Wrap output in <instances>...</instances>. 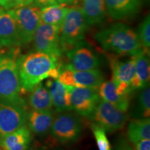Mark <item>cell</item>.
Wrapping results in <instances>:
<instances>
[{"instance_id": "603a6c76", "label": "cell", "mask_w": 150, "mask_h": 150, "mask_svg": "<svg viewBox=\"0 0 150 150\" xmlns=\"http://www.w3.org/2000/svg\"><path fill=\"white\" fill-rule=\"evenodd\" d=\"M67 4L55 3L40 8L41 22L61 27L66 14Z\"/></svg>"}, {"instance_id": "d6986e66", "label": "cell", "mask_w": 150, "mask_h": 150, "mask_svg": "<svg viewBox=\"0 0 150 150\" xmlns=\"http://www.w3.org/2000/svg\"><path fill=\"white\" fill-rule=\"evenodd\" d=\"M150 63L147 51H143L136 55L134 77L131 83V91H139L149 85Z\"/></svg>"}, {"instance_id": "ffe728a7", "label": "cell", "mask_w": 150, "mask_h": 150, "mask_svg": "<svg viewBox=\"0 0 150 150\" xmlns=\"http://www.w3.org/2000/svg\"><path fill=\"white\" fill-rule=\"evenodd\" d=\"M97 92L102 100L110 103L122 111L127 112L130 106L131 95L118 94L111 81H103L97 88Z\"/></svg>"}, {"instance_id": "9a60e30c", "label": "cell", "mask_w": 150, "mask_h": 150, "mask_svg": "<svg viewBox=\"0 0 150 150\" xmlns=\"http://www.w3.org/2000/svg\"><path fill=\"white\" fill-rule=\"evenodd\" d=\"M51 95L52 104L59 112L73 110L71 101V86L63 84L58 79H49L45 83Z\"/></svg>"}, {"instance_id": "83f0119b", "label": "cell", "mask_w": 150, "mask_h": 150, "mask_svg": "<svg viewBox=\"0 0 150 150\" xmlns=\"http://www.w3.org/2000/svg\"><path fill=\"white\" fill-rule=\"evenodd\" d=\"M9 1H10L9 10H10L11 8H16L31 4L34 0H9Z\"/></svg>"}, {"instance_id": "7c38bea8", "label": "cell", "mask_w": 150, "mask_h": 150, "mask_svg": "<svg viewBox=\"0 0 150 150\" xmlns=\"http://www.w3.org/2000/svg\"><path fill=\"white\" fill-rule=\"evenodd\" d=\"M58 80L69 86L98 88L101 83L104 81V76L99 69L74 71L63 67Z\"/></svg>"}, {"instance_id": "ba28073f", "label": "cell", "mask_w": 150, "mask_h": 150, "mask_svg": "<svg viewBox=\"0 0 150 150\" xmlns=\"http://www.w3.org/2000/svg\"><path fill=\"white\" fill-rule=\"evenodd\" d=\"M136 56H130L126 60L110 56L109 61L112 71V81L120 95H131V83L134 77Z\"/></svg>"}, {"instance_id": "836d02e7", "label": "cell", "mask_w": 150, "mask_h": 150, "mask_svg": "<svg viewBox=\"0 0 150 150\" xmlns=\"http://www.w3.org/2000/svg\"><path fill=\"white\" fill-rule=\"evenodd\" d=\"M40 150H67V149H62V148H59V149H44V148H42V149H40Z\"/></svg>"}, {"instance_id": "5bb4252c", "label": "cell", "mask_w": 150, "mask_h": 150, "mask_svg": "<svg viewBox=\"0 0 150 150\" xmlns=\"http://www.w3.org/2000/svg\"><path fill=\"white\" fill-rule=\"evenodd\" d=\"M0 43L9 48L22 45L16 20L11 10L0 13Z\"/></svg>"}, {"instance_id": "8fae6325", "label": "cell", "mask_w": 150, "mask_h": 150, "mask_svg": "<svg viewBox=\"0 0 150 150\" xmlns=\"http://www.w3.org/2000/svg\"><path fill=\"white\" fill-rule=\"evenodd\" d=\"M66 57L68 62L63 67L74 71L94 70L101 65L98 54L83 41L67 51Z\"/></svg>"}, {"instance_id": "2e32d148", "label": "cell", "mask_w": 150, "mask_h": 150, "mask_svg": "<svg viewBox=\"0 0 150 150\" xmlns=\"http://www.w3.org/2000/svg\"><path fill=\"white\" fill-rule=\"evenodd\" d=\"M106 11L113 20H120L134 16L141 8L140 0H104Z\"/></svg>"}, {"instance_id": "277c9868", "label": "cell", "mask_w": 150, "mask_h": 150, "mask_svg": "<svg viewBox=\"0 0 150 150\" xmlns=\"http://www.w3.org/2000/svg\"><path fill=\"white\" fill-rule=\"evenodd\" d=\"M88 24L81 7L67 8L60 27V42L63 52H67L82 42Z\"/></svg>"}, {"instance_id": "8d00e7d4", "label": "cell", "mask_w": 150, "mask_h": 150, "mask_svg": "<svg viewBox=\"0 0 150 150\" xmlns=\"http://www.w3.org/2000/svg\"><path fill=\"white\" fill-rule=\"evenodd\" d=\"M0 150H3V149H0Z\"/></svg>"}, {"instance_id": "484cf974", "label": "cell", "mask_w": 150, "mask_h": 150, "mask_svg": "<svg viewBox=\"0 0 150 150\" xmlns=\"http://www.w3.org/2000/svg\"><path fill=\"white\" fill-rule=\"evenodd\" d=\"M91 129L93 131L99 150H112L111 145L106 136V131L96 124L91 122Z\"/></svg>"}, {"instance_id": "7a4b0ae2", "label": "cell", "mask_w": 150, "mask_h": 150, "mask_svg": "<svg viewBox=\"0 0 150 150\" xmlns=\"http://www.w3.org/2000/svg\"><path fill=\"white\" fill-rule=\"evenodd\" d=\"M95 38L103 50L117 56H136L147 51L142 47L136 31L123 23L114 24L101 30Z\"/></svg>"}, {"instance_id": "f35d334b", "label": "cell", "mask_w": 150, "mask_h": 150, "mask_svg": "<svg viewBox=\"0 0 150 150\" xmlns=\"http://www.w3.org/2000/svg\"></svg>"}, {"instance_id": "4316f807", "label": "cell", "mask_w": 150, "mask_h": 150, "mask_svg": "<svg viewBox=\"0 0 150 150\" xmlns=\"http://www.w3.org/2000/svg\"><path fill=\"white\" fill-rule=\"evenodd\" d=\"M142 47L149 52L150 47V18L148 15L140 24L137 33Z\"/></svg>"}, {"instance_id": "1f68e13d", "label": "cell", "mask_w": 150, "mask_h": 150, "mask_svg": "<svg viewBox=\"0 0 150 150\" xmlns=\"http://www.w3.org/2000/svg\"><path fill=\"white\" fill-rule=\"evenodd\" d=\"M0 4L4 7L5 10H9L10 1L9 0H0Z\"/></svg>"}, {"instance_id": "cb8c5ba5", "label": "cell", "mask_w": 150, "mask_h": 150, "mask_svg": "<svg viewBox=\"0 0 150 150\" xmlns=\"http://www.w3.org/2000/svg\"><path fill=\"white\" fill-rule=\"evenodd\" d=\"M127 136L132 143L142 140L150 139V119L136 118L129 122L127 127Z\"/></svg>"}, {"instance_id": "d4e9b609", "label": "cell", "mask_w": 150, "mask_h": 150, "mask_svg": "<svg viewBox=\"0 0 150 150\" xmlns=\"http://www.w3.org/2000/svg\"><path fill=\"white\" fill-rule=\"evenodd\" d=\"M137 97L136 104L131 113L136 118H147L150 115L149 84L141 90Z\"/></svg>"}, {"instance_id": "9c48e42d", "label": "cell", "mask_w": 150, "mask_h": 150, "mask_svg": "<svg viewBox=\"0 0 150 150\" xmlns=\"http://www.w3.org/2000/svg\"><path fill=\"white\" fill-rule=\"evenodd\" d=\"M27 116L25 104L0 99V136L24 125Z\"/></svg>"}, {"instance_id": "4fadbf2b", "label": "cell", "mask_w": 150, "mask_h": 150, "mask_svg": "<svg viewBox=\"0 0 150 150\" xmlns=\"http://www.w3.org/2000/svg\"><path fill=\"white\" fill-rule=\"evenodd\" d=\"M100 100L97 88L71 86L72 108L79 115L89 118Z\"/></svg>"}, {"instance_id": "e575fe53", "label": "cell", "mask_w": 150, "mask_h": 150, "mask_svg": "<svg viewBox=\"0 0 150 150\" xmlns=\"http://www.w3.org/2000/svg\"><path fill=\"white\" fill-rule=\"evenodd\" d=\"M2 50H3V46H2V45H1V43H0V55H1V54H4Z\"/></svg>"}, {"instance_id": "44dd1931", "label": "cell", "mask_w": 150, "mask_h": 150, "mask_svg": "<svg viewBox=\"0 0 150 150\" xmlns=\"http://www.w3.org/2000/svg\"><path fill=\"white\" fill-rule=\"evenodd\" d=\"M81 8L88 26L102 23L106 16L104 0H82Z\"/></svg>"}, {"instance_id": "d590c367", "label": "cell", "mask_w": 150, "mask_h": 150, "mask_svg": "<svg viewBox=\"0 0 150 150\" xmlns=\"http://www.w3.org/2000/svg\"><path fill=\"white\" fill-rule=\"evenodd\" d=\"M4 10H5V9L4 8V7L1 4H0V13H2Z\"/></svg>"}, {"instance_id": "f1b7e54d", "label": "cell", "mask_w": 150, "mask_h": 150, "mask_svg": "<svg viewBox=\"0 0 150 150\" xmlns=\"http://www.w3.org/2000/svg\"><path fill=\"white\" fill-rule=\"evenodd\" d=\"M133 144H134L133 150H150L149 139L142 140Z\"/></svg>"}, {"instance_id": "3957f363", "label": "cell", "mask_w": 150, "mask_h": 150, "mask_svg": "<svg viewBox=\"0 0 150 150\" xmlns=\"http://www.w3.org/2000/svg\"><path fill=\"white\" fill-rule=\"evenodd\" d=\"M19 47H11L8 53L0 55V99L25 104L18 72Z\"/></svg>"}, {"instance_id": "8992f818", "label": "cell", "mask_w": 150, "mask_h": 150, "mask_svg": "<svg viewBox=\"0 0 150 150\" xmlns=\"http://www.w3.org/2000/svg\"><path fill=\"white\" fill-rule=\"evenodd\" d=\"M89 118L92 122L102 127L106 132L113 133L124 128L129 116L126 112L101 99Z\"/></svg>"}, {"instance_id": "7402d4cb", "label": "cell", "mask_w": 150, "mask_h": 150, "mask_svg": "<svg viewBox=\"0 0 150 150\" xmlns=\"http://www.w3.org/2000/svg\"><path fill=\"white\" fill-rule=\"evenodd\" d=\"M28 102L32 110L52 109L53 104L51 95L44 84H37L29 92Z\"/></svg>"}, {"instance_id": "d6a6232c", "label": "cell", "mask_w": 150, "mask_h": 150, "mask_svg": "<svg viewBox=\"0 0 150 150\" xmlns=\"http://www.w3.org/2000/svg\"><path fill=\"white\" fill-rule=\"evenodd\" d=\"M56 2L59 4H72L74 1V0H56Z\"/></svg>"}, {"instance_id": "74e56055", "label": "cell", "mask_w": 150, "mask_h": 150, "mask_svg": "<svg viewBox=\"0 0 150 150\" xmlns=\"http://www.w3.org/2000/svg\"><path fill=\"white\" fill-rule=\"evenodd\" d=\"M74 1H75V0H74Z\"/></svg>"}, {"instance_id": "6da1fadb", "label": "cell", "mask_w": 150, "mask_h": 150, "mask_svg": "<svg viewBox=\"0 0 150 150\" xmlns=\"http://www.w3.org/2000/svg\"><path fill=\"white\" fill-rule=\"evenodd\" d=\"M18 65L22 91L29 93L46 79H58L63 65L61 58L35 51L19 56Z\"/></svg>"}, {"instance_id": "4dcf8cb0", "label": "cell", "mask_w": 150, "mask_h": 150, "mask_svg": "<svg viewBox=\"0 0 150 150\" xmlns=\"http://www.w3.org/2000/svg\"><path fill=\"white\" fill-rule=\"evenodd\" d=\"M35 5L38 6L40 8L47 6H50L54 4L57 3L56 0H34Z\"/></svg>"}, {"instance_id": "ac0fdd59", "label": "cell", "mask_w": 150, "mask_h": 150, "mask_svg": "<svg viewBox=\"0 0 150 150\" xmlns=\"http://www.w3.org/2000/svg\"><path fill=\"white\" fill-rule=\"evenodd\" d=\"M54 120L52 109L31 110L27 112V122L30 131L38 136H44L51 129Z\"/></svg>"}, {"instance_id": "30bf717a", "label": "cell", "mask_w": 150, "mask_h": 150, "mask_svg": "<svg viewBox=\"0 0 150 150\" xmlns=\"http://www.w3.org/2000/svg\"><path fill=\"white\" fill-rule=\"evenodd\" d=\"M35 51L61 58L63 54L60 42V27L40 22L33 38Z\"/></svg>"}, {"instance_id": "f546056e", "label": "cell", "mask_w": 150, "mask_h": 150, "mask_svg": "<svg viewBox=\"0 0 150 150\" xmlns=\"http://www.w3.org/2000/svg\"><path fill=\"white\" fill-rule=\"evenodd\" d=\"M115 150H133V147H131L129 142L125 138H121L118 140Z\"/></svg>"}, {"instance_id": "5b68a950", "label": "cell", "mask_w": 150, "mask_h": 150, "mask_svg": "<svg viewBox=\"0 0 150 150\" xmlns=\"http://www.w3.org/2000/svg\"><path fill=\"white\" fill-rule=\"evenodd\" d=\"M83 130L81 120L71 112H62L54 118L51 134L56 141L61 144L73 143L79 139Z\"/></svg>"}, {"instance_id": "52a82bcc", "label": "cell", "mask_w": 150, "mask_h": 150, "mask_svg": "<svg viewBox=\"0 0 150 150\" xmlns=\"http://www.w3.org/2000/svg\"><path fill=\"white\" fill-rule=\"evenodd\" d=\"M10 10L16 20L21 44L31 42L35 30L41 22L40 7L30 4Z\"/></svg>"}, {"instance_id": "e0dca14e", "label": "cell", "mask_w": 150, "mask_h": 150, "mask_svg": "<svg viewBox=\"0 0 150 150\" xmlns=\"http://www.w3.org/2000/svg\"><path fill=\"white\" fill-rule=\"evenodd\" d=\"M31 141V131L25 125L13 132L0 136V146L3 150H27Z\"/></svg>"}]
</instances>
